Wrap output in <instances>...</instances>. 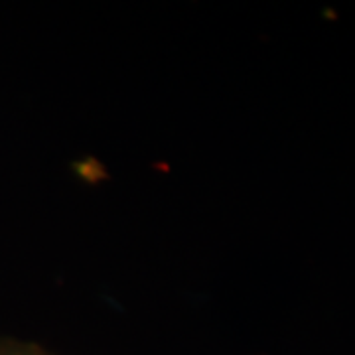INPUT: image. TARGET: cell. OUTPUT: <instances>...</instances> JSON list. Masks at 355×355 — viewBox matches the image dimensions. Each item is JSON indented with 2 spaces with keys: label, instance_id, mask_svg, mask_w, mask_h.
Instances as JSON below:
<instances>
[{
  "label": "cell",
  "instance_id": "obj_1",
  "mask_svg": "<svg viewBox=\"0 0 355 355\" xmlns=\"http://www.w3.org/2000/svg\"><path fill=\"white\" fill-rule=\"evenodd\" d=\"M0 355H50L38 347H6L0 349Z\"/></svg>",
  "mask_w": 355,
  "mask_h": 355
}]
</instances>
